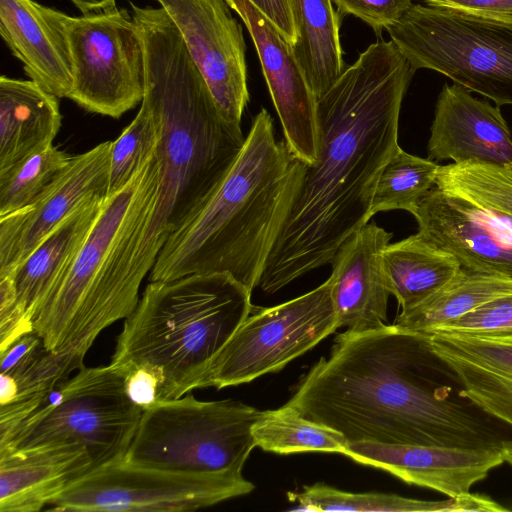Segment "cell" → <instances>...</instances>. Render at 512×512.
Returning a JSON list of instances; mask_svg holds the SVG:
<instances>
[{"mask_svg": "<svg viewBox=\"0 0 512 512\" xmlns=\"http://www.w3.org/2000/svg\"><path fill=\"white\" fill-rule=\"evenodd\" d=\"M348 443L501 449L499 419L466 394L431 337L383 324L339 334L286 403Z\"/></svg>", "mask_w": 512, "mask_h": 512, "instance_id": "1", "label": "cell"}, {"mask_svg": "<svg viewBox=\"0 0 512 512\" xmlns=\"http://www.w3.org/2000/svg\"><path fill=\"white\" fill-rule=\"evenodd\" d=\"M415 70L392 40L369 45L317 99L319 148L258 286L273 294L332 262L371 219L380 172L398 145L402 101Z\"/></svg>", "mask_w": 512, "mask_h": 512, "instance_id": "2", "label": "cell"}, {"mask_svg": "<svg viewBox=\"0 0 512 512\" xmlns=\"http://www.w3.org/2000/svg\"><path fill=\"white\" fill-rule=\"evenodd\" d=\"M132 18L145 48L142 100L150 106L159 127L156 201L131 262L134 277L143 281L171 234L222 182L246 137L240 124L229 121L219 110L166 10L137 7Z\"/></svg>", "mask_w": 512, "mask_h": 512, "instance_id": "3", "label": "cell"}, {"mask_svg": "<svg viewBox=\"0 0 512 512\" xmlns=\"http://www.w3.org/2000/svg\"><path fill=\"white\" fill-rule=\"evenodd\" d=\"M305 166L276 139L271 115L261 109L222 182L160 250L149 281L225 273L252 292Z\"/></svg>", "mask_w": 512, "mask_h": 512, "instance_id": "4", "label": "cell"}, {"mask_svg": "<svg viewBox=\"0 0 512 512\" xmlns=\"http://www.w3.org/2000/svg\"><path fill=\"white\" fill-rule=\"evenodd\" d=\"M245 286L225 273L149 281L125 319L110 365L160 370L159 401L200 387L213 359L253 310Z\"/></svg>", "mask_w": 512, "mask_h": 512, "instance_id": "5", "label": "cell"}, {"mask_svg": "<svg viewBox=\"0 0 512 512\" xmlns=\"http://www.w3.org/2000/svg\"><path fill=\"white\" fill-rule=\"evenodd\" d=\"M260 413L240 401H201L193 394L158 401L143 411L123 461L181 474L243 476Z\"/></svg>", "mask_w": 512, "mask_h": 512, "instance_id": "6", "label": "cell"}, {"mask_svg": "<svg viewBox=\"0 0 512 512\" xmlns=\"http://www.w3.org/2000/svg\"><path fill=\"white\" fill-rule=\"evenodd\" d=\"M143 410L124 390L112 365L81 367L57 385L0 453L56 443H80L92 470L124 460Z\"/></svg>", "mask_w": 512, "mask_h": 512, "instance_id": "7", "label": "cell"}, {"mask_svg": "<svg viewBox=\"0 0 512 512\" xmlns=\"http://www.w3.org/2000/svg\"><path fill=\"white\" fill-rule=\"evenodd\" d=\"M416 71L431 69L471 92L512 104V28L413 4L386 28Z\"/></svg>", "mask_w": 512, "mask_h": 512, "instance_id": "8", "label": "cell"}, {"mask_svg": "<svg viewBox=\"0 0 512 512\" xmlns=\"http://www.w3.org/2000/svg\"><path fill=\"white\" fill-rule=\"evenodd\" d=\"M340 328L327 280L274 307H253L205 372L199 388L236 386L277 372Z\"/></svg>", "mask_w": 512, "mask_h": 512, "instance_id": "9", "label": "cell"}, {"mask_svg": "<svg viewBox=\"0 0 512 512\" xmlns=\"http://www.w3.org/2000/svg\"><path fill=\"white\" fill-rule=\"evenodd\" d=\"M64 25L72 64L68 98L85 110L120 118L142 102L145 48L126 11L70 17Z\"/></svg>", "mask_w": 512, "mask_h": 512, "instance_id": "10", "label": "cell"}, {"mask_svg": "<svg viewBox=\"0 0 512 512\" xmlns=\"http://www.w3.org/2000/svg\"><path fill=\"white\" fill-rule=\"evenodd\" d=\"M244 476L192 475L131 465L97 467L57 495L48 509L73 512L186 511L249 494Z\"/></svg>", "mask_w": 512, "mask_h": 512, "instance_id": "11", "label": "cell"}, {"mask_svg": "<svg viewBox=\"0 0 512 512\" xmlns=\"http://www.w3.org/2000/svg\"><path fill=\"white\" fill-rule=\"evenodd\" d=\"M183 36L221 113L240 124L249 101L246 45L225 0H157Z\"/></svg>", "mask_w": 512, "mask_h": 512, "instance_id": "12", "label": "cell"}, {"mask_svg": "<svg viewBox=\"0 0 512 512\" xmlns=\"http://www.w3.org/2000/svg\"><path fill=\"white\" fill-rule=\"evenodd\" d=\"M225 1L254 42L288 148L305 164H313L319 148L317 99L292 44L249 0Z\"/></svg>", "mask_w": 512, "mask_h": 512, "instance_id": "13", "label": "cell"}, {"mask_svg": "<svg viewBox=\"0 0 512 512\" xmlns=\"http://www.w3.org/2000/svg\"><path fill=\"white\" fill-rule=\"evenodd\" d=\"M111 141L72 157L29 206L0 217V274L9 273L64 219L89 200L107 197Z\"/></svg>", "mask_w": 512, "mask_h": 512, "instance_id": "14", "label": "cell"}, {"mask_svg": "<svg viewBox=\"0 0 512 512\" xmlns=\"http://www.w3.org/2000/svg\"><path fill=\"white\" fill-rule=\"evenodd\" d=\"M411 214L418 233L462 268L512 278V232L491 213L435 186Z\"/></svg>", "mask_w": 512, "mask_h": 512, "instance_id": "15", "label": "cell"}, {"mask_svg": "<svg viewBox=\"0 0 512 512\" xmlns=\"http://www.w3.org/2000/svg\"><path fill=\"white\" fill-rule=\"evenodd\" d=\"M345 456L408 484L458 497L505 460L501 449H470L369 441L349 443Z\"/></svg>", "mask_w": 512, "mask_h": 512, "instance_id": "16", "label": "cell"}, {"mask_svg": "<svg viewBox=\"0 0 512 512\" xmlns=\"http://www.w3.org/2000/svg\"><path fill=\"white\" fill-rule=\"evenodd\" d=\"M430 132L427 150L433 161L512 165V133L499 106L461 85L444 84Z\"/></svg>", "mask_w": 512, "mask_h": 512, "instance_id": "17", "label": "cell"}, {"mask_svg": "<svg viewBox=\"0 0 512 512\" xmlns=\"http://www.w3.org/2000/svg\"><path fill=\"white\" fill-rule=\"evenodd\" d=\"M391 238L376 223H366L336 252L328 281L340 327L363 331L386 324L390 292L382 252Z\"/></svg>", "mask_w": 512, "mask_h": 512, "instance_id": "18", "label": "cell"}, {"mask_svg": "<svg viewBox=\"0 0 512 512\" xmlns=\"http://www.w3.org/2000/svg\"><path fill=\"white\" fill-rule=\"evenodd\" d=\"M140 171L124 189L104 200L87 239L38 310L33 332L40 337L46 349L56 350L64 331L93 286L125 220Z\"/></svg>", "mask_w": 512, "mask_h": 512, "instance_id": "19", "label": "cell"}, {"mask_svg": "<svg viewBox=\"0 0 512 512\" xmlns=\"http://www.w3.org/2000/svg\"><path fill=\"white\" fill-rule=\"evenodd\" d=\"M0 33L31 80L68 98L72 64L63 13L33 0H0Z\"/></svg>", "mask_w": 512, "mask_h": 512, "instance_id": "20", "label": "cell"}, {"mask_svg": "<svg viewBox=\"0 0 512 512\" xmlns=\"http://www.w3.org/2000/svg\"><path fill=\"white\" fill-rule=\"evenodd\" d=\"M92 470L84 445L64 442L0 453V511L37 512Z\"/></svg>", "mask_w": 512, "mask_h": 512, "instance_id": "21", "label": "cell"}, {"mask_svg": "<svg viewBox=\"0 0 512 512\" xmlns=\"http://www.w3.org/2000/svg\"><path fill=\"white\" fill-rule=\"evenodd\" d=\"M96 197L64 219L12 271L15 310L26 325L33 321L46 298L71 264L96 222L104 200ZM3 275V274H0Z\"/></svg>", "mask_w": 512, "mask_h": 512, "instance_id": "22", "label": "cell"}, {"mask_svg": "<svg viewBox=\"0 0 512 512\" xmlns=\"http://www.w3.org/2000/svg\"><path fill=\"white\" fill-rule=\"evenodd\" d=\"M57 98L33 80L0 78V171L53 142L62 121Z\"/></svg>", "mask_w": 512, "mask_h": 512, "instance_id": "23", "label": "cell"}, {"mask_svg": "<svg viewBox=\"0 0 512 512\" xmlns=\"http://www.w3.org/2000/svg\"><path fill=\"white\" fill-rule=\"evenodd\" d=\"M382 266L390 294L402 310L427 299L448 283L461 269L458 260L418 232L382 252Z\"/></svg>", "mask_w": 512, "mask_h": 512, "instance_id": "24", "label": "cell"}, {"mask_svg": "<svg viewBox=\"0 0 512 512\" xmlns=\"http://www.w3.org/2000/svg\"><path fill=\"white\" fill-rule=\"evenodd\" d=\"M290 1L297 34L292 48L318 99L344 71L340 16L332 0Z\"/></svg>", "mask_w": 512, "mask_h": 512, "instance_id": "25", "label": "cell"}, {"mask_svg": "<svg viewBox=\"0 0 512 512\" xmlns=\"http://www.w3.org/2000/svg\"><path fill=\"white\" fill-rule=\"evenodd\" d=\"M512 294V278L469 271L458 273L419 304L402 310L393 324L408 331L429 334L497 297Z\"/></svg>", "mask_w": 512, "mask_h": 512, "instance_id": "26", "label": "cell"}, {"mask_svg": "<svg viewBox=\"0 0 512 512\" xmlns=\"http://www.w3.org/2000/svg\"><path fill=\"white\" fill-rule=\"evenodd\" d=\"M83 360L74 354L50 351L43 345L26 366L10 375L17 383L18 393L11 403L0 406V447L10 442L57 385L84 366Z\"/></svg>", "mask_w": 512, "mask_h": 512, "instance_id": "27", "label": "cell"}, {"mask_svg": "<svg viewBox=\"0 0 512 512\" xmlns=\"http://www.w3.org/2000/svg\"><path fill=\"white\" fill-rule=\"evenodd\" d=\"M252 434L256 447L278 454L319 451L344 455L349 444L337 430L304 417L288 404L261 411Z\"/></svg>", "mask_w": 512, "mask_h": 512, "instance_id": "28", "label": "cell"}, {"mask_svg": "<svg viewBox=\"0 0 512 512\" xmlns=\"http://www.w3.org/2000/svg\"><path fill=\"white\" fill-rule=\"evenodd\" d=\"M308 510L356 512H435L464 511L463 496L446 500L427 501L379 492L351 493L324 483L304 486L300 492L289 494Z\"/></svg>", "mask_w": 512, "mask_h": 512, "instance_id": "29", "label": "cell"}, {"mask_svg": "<svg viewBox=\"0 0 512 512\" xmlns=\"http://www.w3.org/2000/svg\"><path fill=\"white\" fill-rule=\"evenodd\" d=\"M435 186L483 210L512 216V165L450 163L441 166Z\"/></svg>", "mask_w": 512, "mask_h": 512, "instance_id": "30", "label": "cell"}, {"mask_svg": "<svg viewBox=\"0 0 512 512\" xmlns=\"http://www.w3.org/2000/svg\"><path fill=\"white\" fill-rule=\"evenodd\" d=\"M441 165L405 152L400 147L382 168L371 203V217L389 210L414 211L433 188Z\"/></svg>", "mask_w": 512, "mask_h": 512, "instance_id": "31", "label": "cell"}, {"mask_svg": "<svg viewBox=\"0 0 512 512\" xmlns=\"http://www.w3.org/2000/svg\"><path fill=\"white\" fill-rule=\"evenodd\" d=\"M72 157L51 143L0 171V217L32 204L59 177Z\"/></svg>", "mask_w": 512, "mask_h": 512, "instance_id": "32", "label": "cell"}, {"mask_svg": "<svg viewBox=\"0 0 512 512\" xmlns=\"http://www.w3.org/2000/svg\"><path fill=\"white\" fill-rule=\"evenodd\" d=\"M159 127L150 106L142 100L133 121L111 141L107 197L124 189L156 154Z\"/></svg>", "mask_w": 512, "mask_h": 512, "instance_id": "33", "label": "cell"}, {"mask_svg": "<svg viewBox=\"0 0 512 512\" xmlns=\"http://www.w3.org/2000/svg\"><path fill=\"white\" fill-rule=\"evenodd\" d=\"M439 355L457 372L467 396L476 405L512 426V376L454 355Z\"/></svg>", "mask_w": 512, "mask_h": 512, "instance_id": "34", "label": "cell"}, {"mask_svg": "<svg viewBox=\"0 0 512 512\" xmlns=\"http://www.w3.org/2000/svg\"><path fill=\"white\" fill-rule=\"evenodd\" d=\"M429 334L472 337L512 344V294L488 301Z\"/></svg>", "mask_w": 512, "mask_h": 512, "instance_id": "35", "label": "cell"}, {"mask_svg": "<svg viewBox=\"0 0 512 512\" xmlns=\"http://www.w3.org/2000/svg\"><path fill=\"white\" fill-rule=\"evenodd\" d=\"M434 350L512 376V344L472 337L428 334Z\"/></svg>", "mask_w": 512, "mask_h": 512, "instance_id": "36", "label": "cell"}, {"mask_svg": "<svg viewBox=\"0 0 512 512\" xmlns=\"http://www.w3.org/2000/svg\"><path fill=\"white\" fill-rule=\"evenodd\" d=\"M340 17L351 14L379 35L397 22L413 5V0H332Z\"/></svg>", "mask_w": 512, "mask_h": 512, "instance_id": "37", "label": "cell"}, {"mask_svg": "<svg viewBox=\"0 0 512 512\" xmlns=\"http://www.w3.org/2000/svg\"><path fill=\"white\" fill-rule=\"evenodd\" d=\"M427 6L512 28V0H419Z\"/></svg>", "mask_w": 512, "mask_h": 512, "instance_id": "38", "label": "cell"}, {"mask_svg": "<svg viewBox=\"0 0 512 512\" xmlns=\"http://www.w3.org/2000/svg\"><path fill=\"white\" fill-rule=\"evenodd\" d=\"M164 376L149 365H139L124 375V390L129 400L143 411L159 401Z\"/></svg>", "mask_w": 512, "mask_h": 512, "instance_id": "39", "label": "cell"}, {"mask_svg": "<svg viewBox=\"0 0 512 512\" xmlns=\"http://www.w3.org/2000/svg\"><path fill=\"white\" fill-rule=\"evenodd\" d=\"M43 346L40 337L28 333L0 352V373L13 375L26 366Z\"/></svg>", "mask_w": 512, "mask_h": 512, "instance_id": "40", "label": "cell"}, {"mask_svg": "<svg viewBox=\"0 0 512 512\" xmlns=\"http://www.w3.org/2000/svg\"><path fill=\"white\" fill-rule=\"evenodd\" d=\"M293 45L297 34L290 0H249Z\"/></svg>", "mask_w": 512, "mask_h": 512, "instance_id": "41", "label": "cell"}, {"mask_svg": "<svg viewBox=\"0 0 512 512\" xmlns=\"http://www.w3.org/2000/svg\"><path fill=\"white\" fill-rule=\"evenodd\" d=\"M18 393L15 379L4 373H0V406L11 403Z\"/></svg>", "mask_w": 512, "mask_h": 512, "instance_id": "42", "label": "cell"}, {"mask_svg": "<svg viewBox=\"0 0 512 512\" xmlns=\"http://www.w3.org/2000/svg\"><path fill=\"white\" fill-rule=\"evenodd\" d=\"M84 14L97 9L111 10L115 0H71Z\"/></svg>", "mask_w": 512, "mask_h": 512, "instance_id": "43", "label": "cell"}, {"mask_svg": "<svg viewBox=\"0 0 512 512\" xmlns=\"http://www.w3.org/2000/svg\"><path fill=\"white\" fill-rule=\"evenodd\" d=\"M504 460L512 466V440H505L502 444Z\"/></svg>", "mask_w": 512, "mask_h": 512, "instance_id": "44", "label": "cell"}, {"mask_svg": "<svg viewBox=\"0 0 512 512\" xmlns=\"http://www.w3.org/2000/svg\"><path fill=\"white\" fill-rule=\"evenodd\" d=\"M486 211V210H485ZM497 220H499L505 228L512 232V216H508L505 214H499L495 212H490Z\"/></svg>", "mask_w": 512, "mask_h": 512, "instance_id": "45", "label": "cell"}]
</instances>
